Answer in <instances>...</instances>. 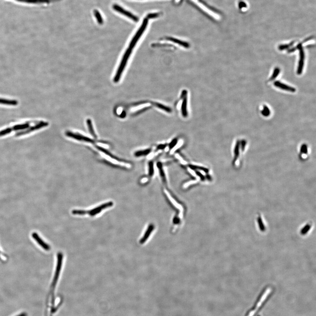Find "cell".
<instances>
[{"instance_id": "obj_23", "label": "cell", "mask_w": 316, "mask_h": 316, "mask_svg": "<svg viewBox=\"0 0 316 316\" xmlns=\"http://www.w3.org/2000/svg\"><path fill=\"white\" fill-rule=\"evenodd\" d=\"M153 104L155 106H156V107L159 108V109H161L165 111H167V112H171V109H170V108H169V107H167V106H164V105H163L158 103H153Z\"/></svg>"}, {"instance_id": "obj_2", "label": "cell", "mask_w": 316, "mask_h": 316, "mask_svg": "<svg viewBox=\"0 0 316 316\" xmlns=\"http://www.w3.org/2000/svg\"><path fill=\"white\" fill-rule=\"evenodd\" d=\"M268 289H267V291H266L265 294V289L264 290V291H263L261 295H259V297L257 301V302H256L254 307L252 309H251L252 310L249 311V312L247 313L246 316H255L257 314L258 312L261 311V309L264 306V304L266 303L267 301L268 300L269 298L270 297V295H269L270 294H269L265 296L264 298H263L264 296H265L264 294L266 295Z\"/></svg>"}, {"instance_id": "obj_32", "label": "cell", "mask_w": 316, "mask_h": 316, "mask_svg": "<svg viewBox=\"0 0 316 316\" xmlns=\"http://www.w3.org/2000/svg\"><path fill=\"white\" fill-rule=\"evenodd\" d=\"M159 16V14L158 13H153V14H150L148 16V18H155Z\"/></svg>"}, {"instance_id": "obj_3", "label": "cell", "mask_w": 316, "mask_h": 316, "mask_svg": "<svg viewBox=\"0 0 316 316\" xmlns=\"http://www.w3.org/2000/svg\"><path fill=\"white\" fill-rule=\"evenodd\" d=\"M131 52L132 49H130V48H128L126 52H125L124 54L123 57H122V59L120 66H119L117 72H116V74L114 78V82H118L120 79L122 74V72L124 70L127 64V62H128V60H129L130 56L131 55Z\"/></svg>"}, {"instance_id": "obj_39", "label": "cell", "mask_w": 316, "mask_h": 316, "mask_svg": "<svg viewBox=\"0 0 316 316\" xmlns=\"http://www.w3.org/2000/svg\"></svg>"}, {"instance_id": "obj_33", "label": "cell", "mask_w": 316, "mask_h": 316, "mask_svg": "<svg viewBox=\"0 0 316 316\" xmlns=\"http://www.w3.org/2000/svg\"><path fill=\"white\" fill-rule=\"evenodd\" d=\"M196 174L197 176H198V177H200V179H201V180H204V179H205V177H204V176H203V174H202V173H200V172H197L196 173Z\"/></svg>"}, {"instance_id": "obj_8", "label": "cell", "mask_w": 316, "mask_h": 316, "mask_svg": "<svg viewBox=\"0 0 316 316\" xmlns=\"http://www.w3.org/2000/svg\"><path fill=\"white\" fill-rule=\"evenodd\" d=\"M113 205H114L113 202H108L105 203H104L103 204L101 205L100 206H98L97 207L94 208L93 209L91 210H88V211H86V214H88L89 215H90V216L93 217V216L97 215V214L100 213L101 211L103 209L110 207H112Z\"/></svg>"}, {"instance_id": "obj_1", "label": "cell", "mask_w": 316, "mask_h": 316, "mask_svg": "<svg viewBox=\"0 0 316 316\" xmlns=\"http://www.w3.org/2000/svg\"><path fill=\"white\" fill-rule=\"evenodd\" d=\"M96 148L99 150L101 155L103 156L105 160L109 161L111 163L115 165L119 166L122 167H126V168H131V164L129 163L124 162L122 160H120L115 156L112 155L109 152L105 150L103 148L99 146H96Z\"/></svg>"}, {"instance_id": "obj_31", "label": "cell", "mask_w": 316, "mask_h": 316, "mask_svg": "<svg viewBox=\"0 0 316 316\" xmlns=\"http://www.w3.org/2000/svg\"><path fill=\"white\" fill-rule=\"evenodd\" d=\"M175 157H176L177 159H178V160H179V161H180V162H181V163L182 164H186V161H185V160H184V159H183V158H182V157H181V156H180V155L177 154H176L175 155Z\"/></svg>"}, {"instance_id": "obj_6", "label": "cell", "mask_w": 316, "mask_h": 316, "mask_svg": "<svg viewBox=\"0 0 316 316\" xmlns=\"http://www.w3.org/2000/svg\"><path fill=\"white\" fill-rule=\"evenodd\" d=\"M62 259H63V255L61 252H59L58 254V262H57V267H56V269L55 273V277H54V279H53V282H52V285H51V292L52 294H53L54 289H55V287L56 284L57 283V281H58V279H59V276H60V273L61 269L62 268Z\"/></svg>"}, {"instance_id": "obj_29", "label": "cell", "mask_w": 316, "mask_h": 316, "mask_svg": "<svg viewBox=\"0 0 316 316\" xmlns=\"http://www.w3.org/2000/svg\"><path fill=\"white\" fill-rule=\"evenodd\" d=\"M190 168L192 169H199L201 171H203L204 173H207L208 170L207 168H204V167H202V166H190Z\"/></svg>"}, {"instance_id": "obj_30", "label": "cell", "mask_w": 316, "mask_h": 316, "mask_svg": "<svg viewBox=\"0 0 316 316\" xmlns=\"http://www.w3.org/2000/svg\"><path fill=\"white\" fill-rule=\"evenodd\" d=\"M196 183H197V181H196V180L191 181H188V182L185 183L183 185V187L185 188H187L190 185H193V184H196Z\"/></svg>"}, {"instance_id": "obj_26", "label": "cell", "mask_w": 316, "mask_h": 316, "mask_svg": "<svg viewBox=\"0 0 316 316\" xmlns=\"http://www.w3.org/2000/svg\"><path fill=\"white\" fill-rule=\"evenodd\" d=\"M154 174L153 163L150 162L148 164V174L150 176H153Z\"/></svg>"}, {"instance_id": "obj_35", "label": "cell", "mask_w": 316, "mask_h": 316, "mask_svg": "<svg viewBox=\"0 0 316 316\" xmlns=\"http://www.w3.org/2000/svg\"><path fill=\"white\" fill-rule=\"evenodd\" d=\"M188 171H189V173H191V174L193 176H195V177L197 176L196 174L195 173L193 169H191V168H188Z\"/></svg>"}, {"instance_id": "obj_12", "label": "cell", "mask_w": 316, "mask_h": 316, "mask_svg": "<svg viewBox=\"0 0 316 316\" xmlns=\"http://www.w3.org/2000/svg\"><path fill=\"white\" fill-rule=\"evenodd\" d=\"M274 85L275 87L279 88L285 91H289V92H294L296 91L295 89L294 88L288 86V85H286V84L279 81L275 82L274 83Z\"/></svg>"}, {"instance_id": "obj_13", "label": "cell", "mask_w": 316, "mask_h": 316, "mask_svg": "<svg viewBox=\"0 0 316 316\" xmlns=\"http://www.w3.org/2000/svg\"><path fill=\"white\" fill-rule=\"evenodd\" d=\"M164 192L165 193L166 195L167 196L168 199H169L170 201V202L172 203L173 205H174V207H175L176 208L178 209H183L181 205L179 204V203H178L177 202H176L172 196H171L170 194V193H169V192H168L166 189H164Z\"/></svg>"}, {"instance_id": "obj_20", "label": "cell", "mask_w": 316, "mask_h": 316, "mask_svg": "<svg viewBox=\"0 0 316 316\" xmlns=\"http://www.w3.org/2000/svg\"><path fill=\"white\" fill-rule=\"evenodd\" d=\"M0 104L8 105H16L18 104L17 101L15 100H10L0 98Z\"/></svg>"}, {"instance_id": "obj_19", "label": "cell", "mask_w": 316, "mask_h": 316, "mask_svg": "<svg viewBox=\"0 0 316 316\" xmlns=\"http://www.w3.org/2000/svg\"><path fill=\"white\" fill-rule=\"evenodd\" d=\"M167 40H170V41H173V42L176 43V44H178L181 45L185 47V48H188V47H189V44H188V43H186V42H183V41H181V40L176 39L174 38H167Z\"/></svg>"}, {"instance_id": "obj_22", "label": "cell", "mask_w": 316, "mask_h": 316, "mask_svg": "<svg viewBox=\"0 0 316 316\" xmlns=\"http://www.w3.org/2000/svg\"><path fill=\"white\" fill-rule=\"evenodd\" d=\"M94 16L96 17L98 23L100 24H103V18L101 17L100 12L97 10H94Z\"/></svg>"}, {"instance_id": "obj_21", "label": "cell", "mask_w": 316, "mask_h": 316, "mask_svg": "<svg viewBox=\"0 0 316 316\" xmlns=\"http://www.w3.org/2000/svg\"><path fill=\"white\" fill-rule=\"evenodd\" d=\"M150 152V149H145V150H141V151H137L134 153V155L136 157H140V156H144L147 155Z\"/></svg>"}, {"instance_id": "obj_9", "label": "cell", "mask_w": 316, "mask_h": 316, "mask_svg": "<svg viewBox=\"0 0 316 316\" xmlns=\"http://www.w3.org/2000/svg\"><path fill=\"white\" fill-rule=\"evenodd\" d=\"M66 134L68 137L73 138V139H75V140H78V141H82V142L88 143H93L94 142L92 139L85 136L82 134L72 132L70 131L66 132Z\"/></svg>"}, {"instance_id": "obj_17", "label": "cell", "mask_w": 316, "mask_h": 316, "mask_svg": "<svg viewBox=\"0 0 316 316\" xmlns=\"http://www.w3.org/2000/svg\"><path fill=\"white\" fill-rule=\"evenodd\" d=\"M34 235V238L35 239H36V240H37L38 243L45 250L48 251L49 250H50V247L49 245H47L46 243H44V242L43 241V240H42L39 237V239H38L37 235L35 234V235Z\"/></svg>"}, {"instance_id": "obj_15", "label": "cell", "mask_w": 316, "mask_h": 316, "mask_svg": "<svg viewBox=\"0 0 316 316\" xmlns=\"http://www.w3.org/2000/svg\"><path fill=\"white\" fill-rule=\"evenodd\" d=\"M186 96L183 99L182 106H181V113H182V116L184 117H186L187 116V98Z\"/></svg>"}, {"instance_id": "obj_37", "label": "cell", "mask_w": 316, "mask_h": 316, "mask_svg": "<svg viewBox=\"0 0 316 316\" xmlns=\"http://www.w3.org/2000/svg\"><path fill=\"white\" fill-rule=\"evenodd\" d=\"M165 146V145H159V147H158V148H161H161H164V147Z\"/></svg>"}, {"instance_id": "obj_36", "label": "cell", "mask_w": 316, "mask_h": 316, "mask_svg": "<svg viewBox=\"0 0 316 316\" xmlns=\"http://www.w3.org/2000/svg\"><path fill=\"white\" fill-rule=\"evenodd\" d=\"M148 181V178L147 177H144V178H142L141 180V182L142 183H145L146 182H147Z\"/></svg>"}, {"instance_id": "obj_18", "label": "cell", "mask_w": 316, "mask_h": 316, "mask_svg": "<svg viewBox=\"0 0 316 316\" xmlns=\"http://www.w3.org/2000/svg\"><path fill=\"white\" fill-rule=\"evenodd\" d=\"M157 166H158L159 170V174H160V176H161V178L163 179V181L164 182H166V177L165 172L163 168V166H162L161 163H158V164H157Z\"/></svg>"}, {"instance_id": "obj_11", "label": "cell", "mask_w": 316, "mask_h": 316, "mask_svg": "<svg viewBox=\"0 0 316 316\" xmlns=\"http://www.w3.org/2000/svg\"><path fill=\"white\" fill-rule=\"evenodd\" d=\"M298 49H300V60H299V65H298V69H297V74L300 75L302 73L303 66H304L305 53L302 47V45H300Z\"/></svg>"}, {"instance_id": "obj_38", "label": "cell", "mask_w": 316, "mask_h": 316, "mask_svg": "<svg viewBox=\"0 0 316 316\" xmlns=\"http://www.w3.org/2000/svg\"><path fill=\"white\" fill-rule=\"evenodd\" d=\"M27 316V315H26V313H23V314H20V315H18V316Z\"/></svg>"}, {"instance_id": "obj_14", "label": "cell", "mask_w": 316, "mask_h": 316, "mask_svg": "<svg viewBox=\"0 0 316 316\" xmlns=\"http://www.w3.org/2000/svg\"><path fill=\"white\" fill-rule=\"evenodd\" d=\"M17 1L26 3H49L52 1H56L57 0H16Z\"/></svg>"}, {"instance_id": "obj_28", "label": "cell", "mask_w": 316, "mask_h": 316, "mask_svg": "<svg viewBox=\"0 0 316 316\" xmlns=\"http://www.w3.org/2000/svg\"><path fill=\"white\" fill-rule=\"evenodd\" d=\"M73 215H83L86 214V210H73L72 212Z\"/></svg>"}, {"instance_id": "obj_4", "label": "cell", "mask_w": 316, "mask_h": 316, "mask_svg": "<svg viewBox=\"0 0 316 316\" xmlns=\"http://www.w3.org/2000/svg\"><path fill=\"white\" fill-rule=\"evenodd\" d=\"M148 23V19L147 18H145L143 22L142 26L140 27L136 34H135V36H134L133 38L131 41V43H130L129 48L130 49H132L135 47V45L137 43L139 40L140 37L142 35L146 29V27L147 26Z\"/></svg>"}, {"instance_id": "obj_5", "label": "cell", "mask_w": 316, "mask_h": 316, "mask_svg": "<svg viewBox=\"0 0 316 316\" xmlns=\"http://www.w3.org/2000/svg\"><path fill=\"white\" fill-rule=\"evenodd\" d=\"M49 124L48 122L43 121L39 122L37 124L34 126L28 127L27 130L16 133L15 134V136L16 137H18L21 136L27 135V134H29V133H30L32 132L37 131V130H39V129L44 128V127H46L49 126Z\"/></svg>"}, {"instance_id": "obj_24", "label": "cell", "mask_w": 316, "mask_h": 316, "mask_svg": "<svg viewBox=\"0 0 316 316\" xmlns=\"http://www.w3.org/2000/svg\"><path fill=\"white\" fill-rule=\"evenodd\" d=\"M183 143H184V142H183V140H181L180 141H179V142H177L176 143V144L174 147L173 148L171 149V151H170V153H174L176 150H177L178 148H180L183 145Z\"/></svg>"}, {"instance_id": "obj_27", "label": "cell", "mask_w": 316, "mask_h": 316, "mask_svg": "<svg viewBox=\"0 0 316 316\" xmlns=\"http://www.w3.org/2000/svg\"><path fill=\"white\" fill-rule=\"evenodd\" d=\"M261 114L264 116H268L270 114V110L267 106L266 105H264L263 106V109L262 111Z\"/></svg>"}, {"instance_id": "obj_10", "label": "cell", "mask_w": 316, "mask_h": 316, "mask_svg": "<svg viewBox=\"0 0 316 316\" xmlns=\"http://www.w3.org/2000/svg\"><path fill=\"white\" fill-rule=\"evenodd\" d=\"M113 8H114V9L115 10L117 11L118 12H120L121 14L128 17V18H131L132 20L135 21V22H137V21H138V18L137 17L134 16V15L132 14L131 12H129L128 11H126V10L123 9L120 6L118 5H114V6H113Z\"/></svg>"}, {"instance_id": "obj_7", "label": "cell", "mask_w": 316, "mask_h": 316, "mask_svg": "<svg viewBox=\"0 0 316 316\" xmlns=\"http://www.w3.org/2000/svg\"><path fill=\"white\" fill-rule=\"evenodd\" d=\"M30 124H31V123L30 122H26V123H23V124L16 125L14 126L13 127H9V128H6L5 130L0 131V137H1L4 136L5 135L9 134L11 132L14 131H19V130L27 129L30 126Z\"/></svg>"}, {"instance_id": "obj_25", "label": "cell", "mask_w": 316, "mask_h": 316, "mask_svg": "<svg viewBox=\"0 0 316 316\" xmlns=\"http://www.w3.org/2000/svg\"><path fill=\"white\" fill-rule=\"evenodd\" d=\"M280 72V70L278 68H275L274 70V71L271 77L269 78V81H272L273 80H274L278 76Z\"/></svg>"}, {"instance_id": "obj_34", "label": "cell", "mask_w": 316, "mask_h": 316, "mask_svg": "<svg viewBox=\"0 0 316 316\" xmlns=\"http://www.w3.org/2000/svg\"><path fill=\"white\" fill-rule=\"evenodd\" d=\"M177 142V140H176V139H175V140H173V141L170 143V147L171 148L174 147V146H175V145L176 144V143Z\"/></svg>"}, {"instance_id": "obj_16", "label": "cell", "mask_w": 316, "mask_h": 316, "mask_svg": "<svg viewBox=\"0 0 316 316\" xmlns=\"http://www.w3.org/2000/svg\"><path fill=\"white\" fill-rule=\"evenodd\" d=\"M86 122H87V125H88V128L89 131L91 135L94 138H97V135H96V133L94 132L92 121L90 119H87Z\"/></svg>"}]
</instances>
